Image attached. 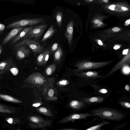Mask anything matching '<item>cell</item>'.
I'll return each mask as SVG.
<instances>
[{
	"mask_svg": "<svg viewBox=\"0 0 130 130\" xmlns=\"http://www.w3.org/2000/svg\"><path fill=\"white\" fill-rule=\"evenodd\" d=\"M36 110L38 112L48 116L52 117L53 116L51 110L46 107H39L37 108Z\"/></svg>",
	"mask_w": 130,
	"mask_h": 130,
	"instance_id": "603a6c76",
	"label": "cell"
},
{
	"mask_svg": "<svg viewBox=\"0 0 130 130\" xmlns=\"http://www.w3.org/2000/svg\"><path fill=\"white\" fill-rule=\"evenodd\" d=\"M130 24V19H129V20L126 21L125 22V25L126 26H128Z\"/></svg>",
	"mask_w": 130,
	"mask_h": 130,
	"instance_id": "74e56055",
	"label": "cell"
},
{
	"mask_svg": "<svg viewBox=\"0 0 130 130\" xmlns=\"http://www.w3.org/2000/svg\"><path fill=\"white\" fill-rule=\"evenodd\" d=\"M69 105L73 109H79L84 107L85 106V104L82 101L73 100L70 102Z\"/></svg>",
	"mask_w": 130,
	"mask_h": 130,
	"instance_id": "ffe728a7",
	"label": "cell"
},
{
	"mask_svg": "<svg viewBox=\"0 0 130 130\" xmlns=\"http://www.w3.org/2000/svg\"><path fill=\"white\" fill-rule=\"evenodd\" d=\"M47 27V25L44 24L35 26L22 38H33L35 40H36L41 36Z\"/></svg>",
	"mask_w": 130,
	"mask_h": 130,
	"instance_id": "ba28073f",
	"label": "cell"
},
{
	"mask_svg": "<svg viewBox=\"0 0 130 130\" xmlns=\"http://www.w3.org/2000/svg\"><path fill=\"white\" fill-rule=\"evenodd\" d=\"M33 27L31 26L24 28L12 40L11 43L14 44L21 39L23 38Z\"/></svg>",
	"mask_w": 130,
	"mask_h": 130,
	"instance_id": "2e32d148",
	"label": "cell"
},
{
	"mask_svg": "<svg viewBox=\"0 0 130 130\" xmlns=\"http://www.w3.org/2000/svg\"><path fill=\"white\" fill-rule=\"evenodd\" d=\"M41 18H36L22 19L12 22L7 26V29L14 28L38 24L42 22Z\"/></svg>",
	"mask_w": 130,
	"mask_h": 130,
	"instance_id": "5b68a950",
	"label": "cell"
},
{
	"mask_svg": "<svg viewBox=\"0 0 130 130\" xmlns=\"http://www.w3.org/2000/svg\"><path fill=\"white\" fill-rule=\"evenodd\" d=\"M109 7H110L111 8H114L115 7V5H110L109 6Z\"/></svg>",
	"mask_w": 130,
	"mask_h": 130,
	"instance_id": "bcb514c9",
	"label": "cell"
},
{
	"mask_svg": "<svg viewBox=\"0 0 130 130\" xmlns=\"http://www.w3.org/2000/svg\"><path fill=\"white\" fill-rule=\"evenodd\" d=\"M109 123L107 121H103L102 122L87 128L86 130H100L103 126L108 124Z\"/></svg>",
	"mask_w": 130,
	"mask_h": 130,
	"instance_id": "4316f807",
	"label": "cell"
},
{
	"mask_svg": "<svg viewBox=\"0 0 130 130\" xmlns=\"http://www.w3.org/2000/svg\"><path fill=\"white\" fill-rule=\"evenodd\" d=\"M46 51L42 52L37 57L36 59V63L39 66H42L43 64L44 56Z\"/></svg>",
	"mask_w": 130,
	"mask_h": 130,
	"instance_id": "484cf974",
	"label": "cell"
},
{
	"mask_svg": "<svg viewBox=\"0 0 130 130\" xmlns=\"http://www.w3.org/2000/svg\"><path fill=\"white\" fill-rule=\"evenodd\" d=\"M98 44L100 45H103V43L100 40H98Z\"/></svg>",
	"mask_w": 130,
	"mask_h": 130,
	"instance_id": "b9f144b4",
	"label": "cell"
},
{
	"mask_svg": "<svg viewBox=\"0 0 130 130\" xmlns=\"http://www.w3.org/2000/svg\"><path fill=\"white\" fill-rule=\"evenodd\" d=\"M73 24L72 21L70 22L67 25L64 36L67 39L70 46L71 44L73 32Z\"/></svg>",
	"mask_w": 130,
	"mask_h": 130,
	"instance_id": "5bb4252c",
	"label": "cell"
},
{
	"mask_svg": "<svg viewBox=\"0 0 130 130\" xmlns=\"http://www.w3.org/2000/svg\"><path fill=\"white\" fill-rule=\"evenodd\" d=\"M47 79L39 72L33 73L25 79L23 82L36 86H42L46 82Z\"/></svg>",
	"mask_w": 130,
	"mask_h": 130,
	"instance_id": "52a82bcc",
	"label": "cell"
},
{
	"mask_svg": "<svg viewBox=\"0 0 130 130\" xmlns=\"http://www.w3.org/2000/svg\"><path fill=\"white\" fill-rule=\"evenodd\" d=\"M103 2H105V3H107L108 2V0H104L103 1Z\"/></svg>",
	"mask_w": 130,
	"mask_h": 130,
	"instance_id": "7dc6e473",
	"label": "cell"
},
{
	"mask_svg": "<svg viewBox=\"0 0 130 130\" xmlns=\"http://www.w3.org/2000/svg\"><path fill=\"white\" fill-rule=\"evenodd\" d=\"M128 63H126L124 64L121 67V71L123 74L128 75L130 73V68Z\"/></svg>",
	"mask_w": 130,
	"mask_h": 130,
	"instance_id": "83f0119b",
	"label": "cell"
},
{
	"mask_svg": "<svg viewBox=\"0 0 130 130\" xmlns=\"http://www.w3.org/2000/svg\"><path fill=\"white\" fill-rule=\"evenodd\" d=\"M59 130H77L73 129H61Z\"/></svg>",
	"mask_w": 130,
	"mask_h": 130,
	"instance_id": "f6af8a7d",
	"label": "cell"
},
{
	"mask_svg": "<svg viewBox=\"0 0 130 130\" xmlns=\"http://www.w3.org/2000/svg\"><path fill=\"white\" fill-rule=\"evenodd\" d=\"M110 61L103 62H92L83 61L77 63L75 67L77 68L73 70L72 71L78 72L81 71L98 68L105 66L110 63Z\"/></svg>",
	"mask_w": 130,
	"mask_h": 130,
	"instance_id": "3957f363",
	"label": "cell"
},
{
	"mask_svg": "<svg viewBox=\"0 0 130 130\" xmlns=\"http://www.w3.org/2000/svg\"><path fill=\"white\" fill-rule=\"evenodd\" d=\"M50 54V51L48 48L46 50V52L44 56L43 64H45L47 62L49 58Z\"/></svg>",
	"mask_w": 130,
	"mask_h": 130,
	"instance_id": "4dcf8cb0",
	"label": "cell"
},
{
	"mask_svg": "<svg viewBox=\"0 0 130 130\" xmlns=\"http://www.w3.org/2000/svg\"><path fill=\"white\" fill-rule=\"evenodd\" d=\"M93 116L90 113H73L63 118L58 121L60 123H63L82 119H85L87 117Z\"/></svg>",
	"mask_w": 130,
	"mask_h": 130,
	"instance_id": "9c48e42d",
	"label": "cell"
},
{
	"mask_svg": "<svg viewBox=\"0 0 130 130\" xmlns=\"http://www.w3.org/2000/svg\"><path fill=\"white\" fill-rule=\"evenodd\" d=\"M58 47V44L55 43L53 44L50 48V51L52 53H54Z\"/></svg>",
	"mask_w": 130,
	"mask_h": 130,
	"instance_id": "1f68e13d",
	"label": "cell"
},
{
	"mask_svg": "<svg viewBox=\"0 0 130 130\" xmlns=\"http://www.w3.org/2000/svg\"><path fill=\"white\" fill-rule=\"evenodd\" d=\"M129 56H127L123 58L105 76L104 78H106L111 75L115 71L118 70L125 64L129 63Z\"/></svg>",
	"mask_w": 130,
	"mask_h": 130,
	"instance_id": "4fadbf2b",
	"label": "cell"
},
{
	"mask_svg": "<svg viewBox=\"0 0 130 130\" xmlns=\"http://www.w3.org/2000/svg\"><path fill=\"white\" fill-rule=\"evenodd\" d=\"M119 103L122 106L127 108H130V104L129 103L124 101H121Z\"/></svg>",
	"mask_w": 130,
	"mask_h": 130,
	"instance_id": "d6a6232c",
	"label": "cell"
},
{
	"mask_svg": "<svg viewBox=\"0 0 130 130\" xmlns=\"http://www.w3.org/2000/svg\"><path fill=\"white\" fill-rule=\"evenodd\" d=\"M54 26L52 25L45 33L41 39V42H43L48 38H50L55 32V29H54Z\"/></svg>",
	"mask_w": 130,
	"mask_h": 130,
	"instance_id": "44dd1931",
	"label": "cell"
},
{
	"mask_svg": "<svg viewBox=\"0 0 130 130\" xmlns=\"http://www.w3.org/2000/svg\"><path fill=\"white\" fill-rule=\"evenodd\" d=\"M0 112L13 113L15 112V109L13 107L0 103Z\"/></svg>",
	"mask_w": 130,
	"mask_h": 130,
	"instance_id": "7402d4cb",
	"label": "cell"
},
{
	"mask_svg": "<svg viewBox=\"0 0 130 130\" xmlns=\"http://www.w3.org/2000/svg\"><path fill=\"white\" fill-rule=\"evenodd\" d=\"M5 26L0 23V35L2 34L5 29Z\"/></svg>",
	"mask_w": 130,
	"mask_h": 130,
	"instance_id": "836d02e7",
	"label": "cell"
},
{
	"mask_svg": "<svg viewBox=\"0 0 130 130\" xmlns=\"http://www.w3.org/2000/svg\"><path fill=\"white\" fill-rule=\"evenodd\" d=\"M63 56V53L61 47H58L57 49L54 53V60L55 62H59L61 60Z\"/></svg>",
	"mask_w": 130,
	"mask_h": 130,
	"instance_id": "d6986e66",
	"label": "cell"
},
{
	"mask_svg": "<svg viewBox=\"0 0 130 130\" xmlns=\"http://www.w3.org/2000/svg\"><path fill=\"white\" fill-rule=\"evenodd\" d=\"M21 45L28 46L36 54L42 52L43 49V47L39 42L29 38L23 39L21 41L16 44L15 47H17Z\"/></svg>",
	"mask_w": 130,
	"mask_h": 130,
	"instance_id": "8992f818",
	"label": "cell"
},
{
	"mask_svg": "<svg viewBox=\"0 0 130 130\" xmlns=\"http://www.w3.org/2000/svg\"><path fill=\"white\" fill-rule=\"evenodd\" d=\"M125 89L127 91H129V86L127 85V84L125 86Z\"/></svg>",
	"mask_w": 130,
	"mask_h": 130,
	"instance_id": "ab89813d",
	"label": "cell"
},
{
	"mask_svg": "<svg viewBox=\"0 0 130 130\" xmlns=\"http://www.w3.org/2000/svg\"><path fill=\"white\" fill-rule=\"evenodd\" d=\"M55 18L56 22L58 27H60L62 25L63 19V14L59 11H57L55 15Z\"/></svg>",
	"mask_w": 130,
	"mask_h": 130,
	"instance_id": "d4e9b609",
	"label": "cell"
},
{
	"mask_svg": "<svg viewBox=\"0 0 130 130\" xmlns=\"http://www.w3.org/2000/svg\"><path fill=\"white\" fill-rule=\"evenodd\" d=\"M99 92L102 93H105L107 92V90L105 89H102L99 90L98 91Z\"/></svg>",
	"mask_w": 130,
	"mask_h": 130,
	"instance_id": "e575fe53",
	"label": "cell"
},
{
	"mask_svg": "<svg viewBox=\"0 0 130 130\" xmlns=\"http://www.w3.org/2000/svg\"><path fill=\"white\" fill-rule=\"evenodd\" d=\"M28 119L30 122L29 125L35 129H44L50 126L52 123L51 121L45 120L37 115L29 116Z\"/></svg>",
	"mask_w": 130,
	"mask_h": 130,
	"instance_id": "277c9868",
	"label": "cell"
},
{
	"mask_svg": "<svg viewBox=\"0 0 130 130\" xmlns=\"http://www.w3.org/2000/svg\"><path fill=\"white\" fill-rule=\"evenodd\" d=\"M0 98L9 102L17 103H21L23 102L11 96L0 93Z\"/></svg>",
	"mask_w": 130,
	"mask_h": 130,
	"instance_id": "ac0fdd59",
	"label": "cell"
},
{
	"mask_svg": "<svg viewBox=\"0 0 130 130\" xmlns=\"http://www.w3.org/2000/svg\"><path fill=\"white\" fill-rule=\"evenodd\" d=\"M120 28L118 27H116L113 28L112 29V30L114 32H118L120 31Z\"/></svg>",
	"mask_w": 130,
	"mask_h": 130,
	"instance_id": "d590c367",
	"label": "cell"
},
{
	"mask_svg": "<svg viewBox=\"0 0 130 130\" xmlns=\"http://www.w3.org/2000/svg\"><path fill=\"white\" fill-rule=\"evenodd\" d=\"M104 99L99 96H94L81 99V100L84 103H100L102 102Z\"/></svg>",
	"mask_w": 130,
	"mask_h": 130,
	"instance_id": "e0dca14e",
	"label": "cell"
},
{
	"mask_svg": "<svg viewBox=\"0 0 130 130\" xmlns=\"http://www.w3.org/2000/svg\"><path fill=\"white\" fill-rule=\"evenodd\" d=\"M13 56L8 57L0 62V76L7 73L14 63Z\"/></svg>",
	"mask_w": 130,
	"mask_h": 130,
	"instance_id": "30bf717a",
	"label": "cell"
},
{
	"mask_svg": "<svg viewBox=\"0 0 130 130\" xmlns=\"http://www.w3.org/2000/svg\"><path fill=\"white\" fill-rule=\"evenodd\" d=\"M69 83V82L67 80L61 79L57 82L56 85L59 86H63L68 85Z\"/></svg>",
	"mask_w": 130,
	"mask_h": 130,
	"instance_id": "f546056e",
	"label": "cell"
},
{
	"mask_svg": "<svg viewBox=\"0 0 130 130\" xmlns=\"http://www.w3.org/2000/svg\"><path fill=\"white\" fill-rule=\"evenodd\" d=\"M75 74L77 76L82 78H95L101 77L99 75V73L96 71H89L75 72Z\"/></svg>",
	"mask_w": 130,
	"mask_h": 130,
	"instance_id": "9a60e30c",
	"label": "cell"
},
{
	"mask_svg": "<svg viewBox=\"0 0 130 130\" xmlns=\"http://www.w3.org/2000/svg\"><path fill=\"white\" fill-rule=\"evenodd\" d=\"M2 75L0 76V79L2 78Z\"/></svg>",
	"mask_w": 130,
	"mask_h": 130,
	"instance_id": "c3c4849f",
	"label": "cell"
},
{
	"mask_svg": "<svg viewBox=\"0 0 130 130\" xmlns=\"http://www.w3.org/2000/svg\"><path fill=\"white\" fill-rule=\"evenodd\" d=\"M24 27L14 28L5 36L2 41V45H5L13 38H14L22 30Z\"/></svg>",
	"mask_w": 130,
	"mask_h": 130,
	"instance_id": "7c38bea8",
	"label": "cell"
},
{
	"mask_svg": "<svg viewBox=\"0 0 130 130\" xmlns=\"http://www.w3.org/2000/svg\"><path fill=\"white\" fill-rule=\"evenodd\" d=\"M56 65L54 62L48 66L45 69V75L47 76L52 75L56 70Z\"/></svg>",
	"mask_w": 130,
	"mask_h": 130,
	"instance_id": "cb8c5ba5",
	"label": "cell"
},
{
	"mask_svg": "<svg viewBox=\"0 0 130 130\" xmlns=\"http://www.w3.org/2000/svg\"><path fill=\"white\" fill-rule=\"evenodd\" d=\"M120 48V46L117 45H116L113 48L115 50H117Z\"/></svg>",
	"mask_w": 130,
	"mask_h": 130,
	"instance_id": "7bdbcfd3",
	"label": "cell"
},
{
	"mask_svg": "<svg viewBox=\"0 0 130 130\" xmlns=\"http://www.w3.org/2000/svg\"><path fill=\"white\" fill-rule=\"evenodd\" d=\"M16 47L15 56L18 60H22L29 55L30 53V50L25 46L21 45Z\"/></svg>",
	"mask_w": 130,
	"mask_h": 130,
	"instance_id": "8fae6325",
	"label": "cell"
},
{
	"mask_svg": "<svg viewBox=\"0 0 130 130\" xmlns=\"http://www.w3.org/2000/svg\"><path fill=\"white\" fill-rule=\"evenodd\" d=\"M128 49L124 50L123 52V55H127L128 53Z\"/></svg>",
	"mask_w": 130,
	"mask_h": 130,
	"instance_id": "f35d334b",
	"label": "cell"
},
{
	"mask_svg": "<svg viewBox=\"0 0 130 130\" xmlns=\"http://www.w3.org/2000/svg\"><path fill=\"white\" fill-rule=\"evenodd\" d=\"M3 48L2 46L0 44V55L2 53L3 51Z\"/></svg>",
	"mask_w": 130,
	"mask_h": 130,
	"instance_id": "60d3db41",
	"label": "cell"
},
{
	"mask_svg": "<svg viewBox=\"0 0 130 130\" xmlns=\"http://www.w3.org/2000/svg\"><path fill=\"white\" fill-rule=\"evenodd\" d=\"M93 116L116 121H120L124 118L127 114L113 109L100 107L90 111Z\"/></svg>",
	"mask_w": 130,
	"mask_h": 130,
	"instance_id": "6da1fadb",
	"label": "cell"
},
{
	"mask_svg": "<svg viewBox=\"0 0 130 130\" xmlns=\"http://www.w3.org/2000/svg\"><path fill=\"white\" fill-rule=\"evenodd\" d=\"M94 22L96 24H98L100 25H102V22L99 20H95L94 21Z\"/></svg>",
	"mask_w": 130,
	"mask_h": 130,
	"instance_id": "8d00e7d4",
	"label": "cell"
},
{
	"mask_svg": "<svg viewBox=\"0 0 130 130\" xmlns=\"http://www.w3.org/2000/svg\"><path fill=\"white\" fill-rule=\"evenodd\" d=\"M122 9L124 11H127L128 10V9L127 8H126L125 7L122 6L121 7Z\"/></svg>",
	"mask_w": 130,
	"mask_h": 130,
	"instance_id": "ee69618b",
	"label": "cell"
},
{
	"mask_svg": "<svg viewBox=\"0 0 130 130\" xmlns=\"http://www.w3.org/2000/svg\"><path fill=\"white\" fill-rule=\"evenodd\" d=\"M47 80L42 87V94L45 99L50 101H54L58 99V93L54 87L55 79L54 77H46Z\"/></svg>",
	"mask_w": 130,
	"mask_h": 130,
	"instance_id": "7a4b0ae2",
	"label": "cell"
},
{
	"mask_svg": "<svg viewBox=\"0 0 130 130\" xmlns=\"http://www.w3.org/2000/svg\"><path fill=\"white\" fill-rule=\"evenodd\" d=\"M5 120L7 122L11 124H18L20 122V120L19 119L11 118H6Z\"/></svg>",
	"mask_w": 130,
	"mask_h": 130,
	"instance_id": "f1b7e54d",
	"label": "cell"
}]
</instances>
